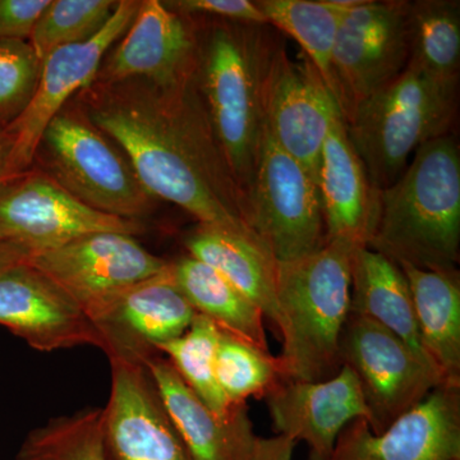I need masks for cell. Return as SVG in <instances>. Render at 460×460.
<instances>
[{
	"label": "cell",
	"mask_w": 460,
	"mask_h": 460,
	"mask_svg": "<svg viewBox=\"0 0 460 460\" xmlns=\"http://www.w3.org/2000/svg\"><path fill=\"white\" fill-rule=\"evenodd\" d=\"M84 91V113L123 151L151 196L180 206L199 224L253 233L247 199L215 137L196 72L169 86L127 80L93 83Z\"/></svg>",
	"instance_id": "obj_1"
},
{
	"label": "cell",
	"mask_w": 460,
	"mask_h": 460,
	"mask_svg": "<svg viewBox=\"0 0 460 460\" xmlns=\"http://www.w3.org/2000/svg\"><path fill=\"white\" fill-rule=\"evenodd\" d=\"M367 247L423 270L456 272L460 257V151L452 133L428 142L378 190Z\"/></svg>",
	"instance_id": "obj_2"
},
{
	"label": "cell",
	"mask_w": 460,
	"mask_h": 460,
	"mask_svg": "<svg viewBox=\"0 0 460 460\" xmlns=\"http://www.w3.org/2000/svg\"><path fill=\"white\" fill-rule=\"evenodd\" d=\"M279 40L270 25L217 23L198 39L196 84L215 137L248 201L263 136V87ZM248 210V208H247Z\"/></svg>",
	"instance_id": "obj_3"
},
{
	"label": "cell",
	"mask_w": 460,
	"mask_h": 460,
	"mask_svg": "<svg viewBox=\"0 0 460 460\" xmlns=\"http://www.w3.org/2000/svg\"><path fill=\"white\" fill-rule=\"evenodd\" d=\"M349 242L326 241L320 250L277 262V301L287 378L317 383L343 367L341 332L349 314Z\"/></svg>",
	"instance_id": "obj_4"
},
{
	"label": "cell",
	"mask_w": 460,
	"mask_h": 460,
	"mask_svg": "<svg viewBox=\"0 0 460 460\" xmlns=\"http://www.w3.org/2000/svg\"><path fill=\"white\" fill-rule=\"evenodd\" d=\"M456 111L458 80L407 66L343 118L372 186L383 190L398 181L420 147L450 133Z\"/></svg>",
	"instance_id": "obj_5"
},
{
	"label": "cell",
	"mask_w": 460,
	"mask_h": 460,
	"mask_svg": "<svg viewBox=\"0 0 460 460\" xmlns=\"http://www.w3.org/2000/svg\"><path fill=\"white\" fill-rule=\"evenodd\" d=\"M41 153L45 172L93 210L140 222L155 208L123 151L84 109L66 107L56 115L42 135Z\"/></svg>",
	"instance_id": "obj_6"
},
{
	"label": "cell",
	"mask_w": 460,
	"mask_h": 460,
	"mask_svg": "<svg viewBox=\"0 0 460 460\" xmlns=\"http://www.w3.org/2000/svg\"><path fill=\"white\" fill-rule=\"evenodd\" d=\"M247 208L248 226L277 262L310 255L325 244L316 181L272 141L265 127Z\"/></svg>",
	"instance_id": "obj_7"
},
{
	"label": "cell",
	"mask_w": 460,
	"mask_h": 460,
	"mask_svg": "<svg viewBox=\"0 0 460 460\" xmlns=\"http://www.w3.org/2000/svg\"><path fill=\"white\" fill-rule=\"evenodd\" d=\"M341 358L356 374L375 435L422 402L443 380L392 332L374 320L348 314Z\"/></svg>",
	"instance_id": "obj_8"
},
{
	"label": "cell",
	"mask_w": 460,
	"mask_h": 460,
	"mask_svg": "<svg viewBox=\"0 0 460 460\" xmlns=\"http://www.w3.org/2000/svg\"><path fill=\"white\" fill-rule=\"evenodd\" d=\"M410 2L366 0L344 11L332 51V75L343 117L395 80L410 60Z\"/></svg>",
	"instance_id": "obj_9"
},
{
	"label": "cell",
	"mask_w": 460,
	"mask_h": 460,
	"mask_svg": "<svg viewBox=\"0 0 460 460\" xmlns=\"http://www.w3.org/2000/svg\"><path fill=\"white\" fill-rule=\"evenodd\" d=\"M144 226L93 210L48 172L27 171L0 184V241L30 257L90 233L140 234Z\"/></svg>",
	"instance_id": "obj_10"
},
{
	"label": "cell",
	"mask_w": 460,
	"mask_h": 460,
	"mask_svg": "<svg viewBox=\"0 0 460 460\" xmlns=\"http://www.w3.org/2000/svg\"><path fill=\"white\" fill-rule=\"evenodd\" d=\"M27 262L62 288L89 319L118 293L169 266L135 235L119 232L90 233L36 253Z\"/></svg>",
	"instance_id": "obj_11"
},
{
	"label": "cell",
	"mask_w": 460,
	"mask_h": 460,
	"mask_svg": "<svg viewBox=\"0 0 460 460\" xmlns=\"http://www.w3.org/2000/svg\"><path fill=\"white\" fill-rule=\"evenodd\" d=\"M141 2L120 0L113 16L90 40L60 48L42 60L40 77L31 100L7 126L12 138V163L17 172L29 171L42 135L68 104L95 81L105 54L126 33Z\"/></svg>",
	"instance_id": "obj_12"
},
{
	"label": "cell",
	"mask_w": 460,
	"mask_h": 460,
	"mask_svg": "<svg viewBox=\"0 0 460 460\" xmlns=\"http://www.w3.org/2000/svg\"><path fill=\"white\" fill-rule=\"evenodd\" d=\"M341 114L313 63L293 60L278 44L263 87V119L272 141L295 157L317 183L323 142Z\"/></svg>",
	"instance_id": "obj_13"
},
{
	"label": "cell",
	"mask_w": 460,
	"mask_h": 460,
	"mask_svg": "<svg viewBox=\"0 0 460 460\" xmlns=\"http://www.w3.org/2000/svg\"><path fill=\"white\" fill-rule=\"evenodd\" d=\"M111 395L102 408L105 460H193L141 362L109 357Z\"/></svg>",
	"instance_id": "obj_14"
},
{
	"label": "cell",
	"mask_w": 460,
	"mask_h": 460,
	"mask_svg": "<svg viewBox=\"0 0 460 460\" xmlns=\"http://www.w3.org/2000/svg\"><path fill=\"white\" fill-rule=\"evenodd\" d=\"M329 460H460V386L435 387L378 435L352 420Z\"/></svg>",
	"instance_id": "obj_15"
},
{
	"label": "cell",
	"mask_w": 460,
	"mask_h": 460,
	"mask_svg": "<svg viewBox=\"0 0 460 460\" xmlns=\"http://www.w3.org/2000/svg\"><path fill=\"white\" fill-rule=\"evenodd\" d=\"M0 325L40 352L93 345L100 332L83 308L27 261L0 271Z\"/></svg>",
	"instance_id": "obj_16"
},
{
	"label": "cell",
	"mask_w": 460,
	"mask_h": 460,
	"mask_svg": "<svg viewBox=\"0 0 460 460\" xmlns=\"http://www.w3.org/2000/svg\"><path fill=\"white\" fill-rule=\"evenodd\" d=\"M171 263V262H169ZM198 316L175 286L171 269L118 293L90 316L108 357L141 362L181 337Z\"/></svg>",
	"instance_id": "obj_17"
},
{
	"label": "cell",
	"mask_w": 460,
	"mask_h": 460,
	"mask_svg": "<svg viewBox=\"0 0 460 460\" xmlns=\"http://www.w3.org/2000/svg\"><path fill=\"white\" fill-rule=\"evenodd\" d=\"M198 49V35L186 18L160 0H145L122 40L102 60L93 83H181L195 74Z\"/></svg>",
	"instance_id": "obj_18"
},
{
	"label": "cell",
	"mask_w": 460,
	"mask_h": 460,
	"mask_svg": "<svg viewBox=\"0 0 460 460\" xmlns=\"http://www.w3.org/2000/svg\"><path fill=\"white\" fill-rule=\"evenodd\" d=\"M263 398L278 435L305 441L310 460H329L345 426L370 417L358 378L347 366L317 383L283 378Z\"/></svg>",
	"instance_id": "obj_19"
},
{
	"label": "cell",
	"mask_w": 460,
	"mask_h": 460,
	"mask_svg": "<svg viewBox=\"0 0 460 460\" xmlns=\"http://www.w3.org/2000/svg\"><path fill=\"white\" fill-rule=\"evenodd\" d=\"M141 363L193 460H251L257 435L246 402L235 405L226 416H217L162 353H150Z\"/></svg>",
	"instance_id": "obj_20"
},
{
	"label": "cell",
	"mask_w": 460,
	"mask_h": 460,
	"mask_svg": "<svg viewBox=\"0 0 460 460\" xmlns=\"http://www.w3.org/2000/svg\"><path fill=\"white\" fill-rule=\"evenodd\" d=\"M326 241L367 247L377 214L378 190L348 136L343 114L330 127L317 174Z\"/></svg>",
	"instance_id": "obj_21"
},
{
	"label": "cell",
	"mask_w": 460,
	"mask_h": 460,
	"mask_svg": "<svg viewBox=\"0 0 460 460\" xmlns=\"http://www.w3.org/2000/svg\"><path fill=\"white\" fill-rule=\"evenodd\" d=\"M190 256L213 268L279 328L277 260L253 233L199 224L187 235Z\"/></svg>",
	"instance_id": "obj_22"
},
{
	"label": "cell",
	"mask_w": 460,
	"mask_h": 460,
	"mask_svg": "<svg viewBox=\"0 0 460 460\" xmlns=\"http://www.w3.org/2000/svg\"><path fill=\"white\" fill-rule=\"evenodd\" d=\"M349 313L380 323L435 371L420 343L413 299L404 272L394 261L366 246L353 251Z\"/></svg>",
	"instance_id": "obj_23"
},
{
	"label": "cell",
	"mask_w": 460,
	"mask_h": 460,
	"mask_svg": "<svg viewBox=\"0 0 460 460\" xmlns=\"http://www.w3.org/2000/svg\"><path fill=\"white\" fill-rule=\"evenodd\" d=\"M407 278L420 343L445 385L460 386V283L458 271L398 265Z\"/></svg>",
	"instance_id": "obj_24"
},
{
	"label": "cell",
	"mask_w": 460,
	"mask_h": 460,
	"mask_svg": "<svg viewBox=\"0 0 460 460\" xmlns=\"http://www.w3.org/2000/svg\"><path fill=\"white\" fill-rule=\"evenodd\" d=\"M169 269L175 286L196 313L222 332L270 352L261 310L219 272L190 255L169 263Z\"/></svg>",
	"instance_id": "obj_25"
},
{
	"label": "cell",
	"mask_w": 460,
	"mask_h": 460,
	"mask_svg": "<svg viewBox=\"0 0 460 460\" xmlns=\"http://www.w3.org/2000/svg\"><path fill=\"white\" fill-rule=\"evenodd\" d=\"M408 20L411 47L407 66L440 80H458V0H414L410 2Z\"/></svg>",
	"instance_id": "obj_26"
},
{
	"label": "cell",
	"mask_w": 460,
	"mask_h": 460,
	"mask_svg": "<svg viewBox=\"0 0 460 460\" xmlns=\"http://www.w3.org/2000/svg\"><path fill=\"white\" fill-rule=\"evenodd\" d=\"M257 5L269 25L287 33L302 48L338 102L332 51L344 11L326 0H259Z\"/></svg>",
	"instance_id": "obj_27"
},
{
	"label": "cell",
	"mask_w": 460,
	"mask_h": 460,
	"mask_svg": "<svg viewBox=\"0 0 460 460\" xmlns=\"http://www.w3.org/2000/svg\"><path fill=\"white\" fill-rule=\"evenodd\" d=\"M220 329L199 314L181 337L159 345L157 352L165 354L187 386L217 416H226L235 405L223 394L215 372ZM238 405V404H237Z\"/></svg>",
	"instance_id": "obj_28"
},
{
	"label": "cell",
	"mask_w": 460,
	"mask_h": 460,
	"mask_svg": "<svg viewBox=\"0 0 460 460\" xmlns=\"http://www.w3.org/2000/svg\"><path fill=\"white\" fill-rule=\"evenodd\" d=\"M102 408L57 417L26 436L16 460H105Z\"/></svg>",
	"instance_id": "obj_29"
},
{
	"label": "cell",
	"mask_w": 460,
	"mask_h": 460,
	"mask_svg": "<svg viewBox=\"0 0 460 460\" xmlns=\"http://www.w3.org/2000/svg\"><path fill=\"white\" fill-rule=\"evenodd\" d=\"M215 372L223 394L232 405L244 404L251 396H265L287 378L279 357L222 330Z\"/></svg>",
	"instance_id": "obj_30"
},
{
	"label": "cell",
	"mask_w": 460,
	"mask_h": 460,
	"mask_svg": "<svg viewBox=\"0 0 460 460\" xmlns=\"http://www.w3.org/2000/svg\"><path fill=\"white\" fill-rule=\"evenodd\" d=\"M117 5L114 0H50L29 42L42 62L60 48L93 38L113 16Z\"/></svg>",
	"instance_id": "obj_31"
},
{
	"label": "cell",
	"mask_w": 460,
	"mask_h": 460,
	"mask_svg": "<svg viewBox=\"0 0 460 460\" xmlns=\"http://www.w3.org/2000/svg\"><path fill=\"white\" fill-rule=\"evenodd\" d=\"M41 65L29 41L0 40V126H8L25 111Z\"/></svg>",
	"instance_id": "obj_32"
},
{
	"label": "cell",
	"mask_w": 460,
	"mask_h": 460,
	"mask_svg": "<svg viewBox=\"0 0 460 460\" xmlns=\"http://www.w3.org/2000/svg\"><path fill=\"white\" fill-rule=\"evenodd\" d=\"M181 16H211L232 22L269 25L257 2L250 0H168L163 2Z\"/></svg>",
	"instance_id": "obj_33"
},
{
	"label": "cell",
	"mask_w": 460,
	"mask_h": 460,
	"mask_svg": "<svg viewBox=\"0 0 460 460\" xmlns=\"http://www.w3.org/2000/svg\"><path fill=\"white\" fill-rule=\"evenodd\" d=\"M50 0H0V40H27Z\"/></svg>",
	"instance_id": "obj_34"
},
{
	"label": "cell",
	"mask_w": 460,
	"mask_h": 460,
	"mask_svg": "<svg viewBox=\"0 0 460 460\" xmlns=\"http://www.w3.org/2000/svg\"><path fill=\"white\" fill-rule=\"evenodd\" d=\"M296 441L284 435L259 438L253 444L251 460H292Z\"/></svg>",
	"instance_id": "obj_35"
},
{
	"label": "cell",
	"mask_w": 460,
	"mask_h": 460,
	"mask_svg": "<svg viewBox=\"0 0 460 460\" xmlns=\"http://www.w3.org/2000/svg\"><path fill=\"white\" fill-rule=\"evenodd\" d=\"M22 172H17L12 163V138L7 126H0V184L13 180Z\"/></svg>",
	"instance_id": "obj_36"
},
{
	"label": "cell",
	"mask_w": 460,
	"mask_h": 460,
	"mask_svg": "<svg viewBox=\"0 0 460 460\" xmlns=\"http://www.w3.org/2000/svg\"><path fill=\"white\" fill-rule=\"evenodd\" d=\"M30 253L22 248L0 241V271L16 265V263L29 261Z\"/></svg>",
	"instance_id": "obj_37"
}]
</instances>
